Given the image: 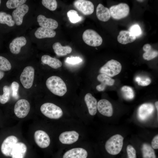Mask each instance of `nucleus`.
Instances as JSON below:
<instances>
[{
	"label": "nucleus",
	"mask_w": 158,
	"mask_h": 158,
	"mask_svg": "<svg viewBox=\"0 0 158 158\" xmlns=\"http://www.w3.org/2000/svg\"><path fill=\"white\" fill-rule=\"evenodd\" d=\"M155 106L156 107V108L158 111V101H156L155 103Z\"/></svg>",
	"instance_id": "nucleus-44"
},
{
	"label": "nucleus",
	"mask_w": 158,
	"mask_h": 158,
	"mask_svg": "<svg viewBox=\"0 0 158 158\" xmlns=\"http://www.w3.org/2000/svg\"><path fill=\"white\" fill-rule=\"evenodd\" d=\"M109 9L111 16L116 20L120 19L127 17L130 11L129 6L125 3H121L112 6Z\"/></svg>",
	"instance_id": "nucleus-6"
},
{
	"label": "nucleus",
	"mask_w": 158,
	"mask_h": 158,
	"mask_svg": "<svg viewBox=\"0 0 158 158\" xmlns=\"http://www.w3.org/2000/svg\"><path fill=\"white\" fill-rule=\"evenodd\" d=\"M141 80V77H140L138 76L136 77L135 78V81L138 82H139Z\"/></svg>",
	"instance_id": "nucleus-43"
},
{
	"label": "nucleus",
	"mask_w": 158,
	"mask_h": 158,
	"mask_svg": "<svg viewBox=\"0 0 158 158\" xmlns=\"http://www.w3.org/2000/svg\"><path fill=\"white\" fill-rule=\"evenodd\" d=\"M137 1H138L142 2V1H143V0H137Z\"/></svg>",
	"instance_id": "nucleus-45"
},
{
	"label": "nucleus",
	"mask_w": 158,
	"mask_h": 158,
	"mask_svg": "<svg viewBox=\"0 0 158 158\" xmlns=\"http://www.w3.org/2000/svg\"><path fill=\"white\" fill-rule=\"evenodd\" d=\"M26 1V0H8L7 1L6 5L9 9H16L24 4Z\"/></svg>",
	"instance_id": "nucleus-32"
},
{
	"label": "nucleus",
	"mask_w": 158,
	"mask_h": 158,
	"mask_svg": "<svg viewBox=\"0 0 158 158\" xmlns=\"http://www.w3.org/2000/svg\"><path fill=\"white\" fill-rule=\"evenodd\" d=\"M79 136V134L75 131H67L61 133L59 136V139L61 143L69 145L76 142Z\"/></svg>",
	"instance_id": "nucleus-14"
},
{
	"label": "nucleus",
	"mask_w": 158,
	"mask_h": 158,
	"mask_svg": "<svg viewBox=\"0 0 158 158\" xmlns=\"http://www.w3.org/2000/svg\"><path fill=\"white\" fill-rule=\"evenodd\" d=\"M151 82V80L149 77L146 78L145 79H142L141 78L140 80L137 82L138 85L141 86H146L149 85Z\"/></svg>",
	"instance_id": "nucleus-40"
},
{
	"label": "nucleus",
	"mask_w": 158,
	"mask_h": 158,
	"mask_svg": "<svg viewBox=\"0 0 158 158\" xmlns=\"http://www.w3.org/2000/svg\"><path fill=\"white\" fill-rule=\"evenodd\" d=\"M29 10L28 6L24 4L16 8L13 11L12 17L16 25L20 26L22 24L23 17Z\"/></svg>",
	"instance_id": "nucleus-13"
},
{
	"label": "nucleus",
	"mask_w": 158,
	"mask_h": 158,
	"mask_svg": "<svg viewBox=\"0 0 158 158\" xmlns=\"http://www.w3.org/2000/svg\"><path fill=\"white\" fill-rule=\"evenodd\" d=\"M124 138L121 135L117 134L111 137L106 142L105 147L110 154L115 155L121 151L123 144Z\"/></svg>",
	"instance_id": "nucleus-2"
},
{
	"label": "nucleus",
	"mask_w": 158,
	"mask_h": 158,
	"mask_svg": "<svg viewBox=\"0 0 158 158\" xmlns=\"http://www.w3.org/2000/svg\"><path fill=\"white\" fill-rule=\"evenodd\" d=\"M97 109L99 112L104 116L111 117L113 115L112 104L107 99H103L99 100L97 103Z\"/></svg>",
	"instance_id": "nucleus-15"
},
{
	"label": "nucleus",
	"mask_w": 158,
	"mask_h": 158,
	"mask_svg": "<svg viewBox=\"0 0 158 158\" xmlns=\"http://www.w3.org/2000/svg\"><path fill=\"white\" fill-rule=\"evenodd\" d=\"M142 49L145 51L142 55L143 58L145 60L149 61L158 56V51L154 49L151 45L149 44H145L143 46Z\"/></svg>",
	"instance_id": "nucleus-27"
},
{
	"label": "nucleus",
	"mask_w": 158,
	"mask_h": 158,
	"mask_svg": "<svg viewBox=\"0 0 158 158\" xmlns=\"http://www.w3.org/2000/svg\"><path fill=\"white\" fill-rule=\"evenodd\" d=\"M96 15L98 19L103 22L107 21L111 17L109 9L101 4H99L97 7Z\"/></svg>",
	"instance_id": "nucleus-22"
},
{
	"label": "nucleus",
	"mask_w": 158,
	"mask_h": 158,
	"mask_svg": "<svg viewBox=\"0 0 158 158\" xmlns=\"http://www.w3.org/2000/svg\"><path fill=\"white\" fill-rule=\"evenodd\" d=\"M4 72L0 70V80L4 77Z\"/></svg>",
	"instance_id": "nucleus-42"
},
{
	"label": "nucleus",
	"mask_w": 158,
	"mask_h": 158,
	"mask_svg": "<svg viewBox=\"0 0 158 158\" xmlns=\"http://www.w3.org/2000/svg\"><path fill=\"white\" fill-rule=\"evenodd\" d=\"M1 3V1L0 0V6Z\"/></svg>",
	"instance_id": "nucleus-46"
},
{
	"label": "nucleus",
	"mask_w": 158,
	"mask_h": 158,
	"mask_svg": "<svg viewBox=\"0 0 158 158\" xmlns=\"http://www.w3.org/2000/svg\"><path fill=\"white\" fill-rule=\"evenodd\" d=\"M82 37L84 42L91 46H99L102 42L101 37L96 31L92 29L86 30L83 34Z\"/></svg>",
	"instance_id": "nucleus-5"
},
{
	"label": "nucleus",
	"mask_w": 158,
	"mask_h": 158,
	"mask_svg": "<svg viewBox=\"0 0 158 158\" xmlns=\"http://www.w3.org/2000/svg\"><path fill=\"white\" fill-rule=\"evenodd\" d=\"M82 61V59L78 57H68L65 62L68 63L74 64L79 63Z\"/></svg>",
	"instance_id": "nucleus-39"
},
{
	"label": "nucleus",
	"mask_w": 158,
	"mask_h": 158,
	"mask_svg": "<svg viewBox=\"0 0 158 158\" xmlns=\"http://www.w3.org/2000/svg\"><path fill=\"white\" fill-rule=\"evenodd\" d=\"M129 31L133 36L136 37L142 33V30L139 25L137 24L132 25L130 28Z\"/></svg>",
	"instance_id": "nucleus-36"
},
{
	"label": "nucleus",
	"mask_w": 158,
	"mask_h": 158,
	"mask_svg": "<svg viewBox=\"0 0 158 158\" xmlns=\"http://www.w3.org/2000/svg\"><path fill=\"white\" fill-rule=\"evenodd\" d=\"M18 141L17 138L14 135H10L6 138L1 145L2 153L5 156L10 157L11 150Z\"/></svg>",
	"instance_id": "nucleus-9"
},
{
	"label": "nucleus",
	"mask_w": 158,
	"mask_h": 158,
	"mask_svg": "<svg viewBox=\"0 0 158 158\" xmlns=\"http://www.w3.org/2000/svg\"><path fill=\"white\" fill-rule=\"evenodd\" d=\"M30 108V105L27 100L24 99H20L15 105L14 112L17 117L23 118L28 115Z\"/></svg>",
	"instance_id": "nucleus-8"
},
{
	"label": "nucleus",
	"mask_w": 158,
	"mask_h": 158,
	"mask_svg": "<svg viewBox=\"0 0 158 158\" xmlns=\"http://www.w3.org/2000/svg\"><path fill=\"white\" fill-rule=\"evenodd\" d=\"M121 91L123 96L126 99L130 100L134 98V92L131 87L127 86H123L121 88Z\"/></svg>",
	"instance_id": "nucleus-30"
},
{
	"label": "nucleus",
	"mask_w": 158,
	"mask_h": 158,
	"mask_svg": "<svg viewBox=\"0 0 158 158\" xmlns=\"http://www.w3.org/2000/svg\"><path fill=\"white\" fill-rule=\"evenodd\" d=\"M35 70L31 66L26 67L20 76V82L26 89H29L32 85L34 78Z\"/></svg>",
	"instance_id": "nucleus-7"
},
{
	"label": "nucleus",
	"mask_w": 158,
	"mask_h": 158,
	"mask_svg": "<svg viewBox=\"0 0 158 158\" xmlns=\"http://www.w3.org/2000/svg\"><path fill=\"white\" fill-rule=\"evenodd\" d=\"M53 49L56 54L58 56H63L70 53L72 51L71 48L68 46H62L59 42H56L52 46Z\"/></svg>",
	"instance_id": "nucleus-26"
},
{
	"label": "nucleus",
	"mask_w": 158,
	"mask_h": 158,
	"mask_svg": "<svg viewBox=\"0 0 158 158\" xmlns=\"http://www.w3.org/2000/svg\"><path fill=\"white\" fill-rule=\"evenodd\" d=\"M74 6L85 15L92 14L94 11V6L90 1L85 0H77L73 3Z\"/></svg>",
	"instance_id": "nucleus-10"
},
{
	"label": "nucleus",
	"mask_w": 158,
	"mask_h": 158,
	"mask_svg": "<svg viewBox=\"0 0 158 158\" xmlns=\"http://www.w3.org/2000/svg\"><path fill=\"white\" fill-rule=\"evenodd\" d=\"M126 151L128 156V158H136V151L131 145H128L126 148Z\"/></svg>",
	"instance_id": "nucleus-38"
},
{
	"label": "nucleus",
	"mask_w": 158,
	"mask_h": 158,
	"mask_svg": "<svg viewBox=\"0 0 158 158\" xmlns=\"http://www.w3.org/2000/svg\"><path fill=\"white\" fill-rule=\"evenodd\" d=\"M67 14V16L71 23H76L80 21L82 19L81 17L78 16L77 12L75 10H69Z\"/></svg>",
	"instance_id": "nucleus-33"
},
{
	"label": "nucleus",
	"mask_w": 158,
	"mask_h": 158,
	"mask_svg": "<svg viewBox=\"0 0 158 158\" xmlns=\"http://www.w3.org/2000/svg\"><path fill=\"white\" fill-rule=\"evenodd\" d=\"M42 3L44 6L50 11H54L57 7V3L55 0H42Z\"/></svg>",
	"instance_id": "nucleus-35"
},
{
	"label": "nucleus",
	"mask_w": 158,
	"mask_h": 158,
	"mask_svg": "<svg viewBox=\"0 0 158 158\" xmlns=\"http://www.w3.org/2000/svg\"><path fill=\"white\" fill-rule=\"evenodd\" d=\"M154 108L153 104L150 103H145L142 104L138 108V117L141 121L147 120L153 113Z\"/></svg>",
	"instance_id": "nucleus-11"
},
{
	"label": "nucleus",
	"mask_w": 158,
	"mask_h": 158,
	"mask_svg": "<svg viewBox=\"0 0 158 158\" xmlns=\"http://www.w3.org/2000/svg\"><path fill=\"white\" fill-rule=\"evenodd\" d=\"M19 85L18 83L13 81L11 84V87L12 91V95L13 97L17 99L18 97V91Z\"/></svg>",
	"instance_id": "nucleus-37"
},
{
	"label": "nucleus",
	"mask_w": 158,
	"mask_h": 158,
	"mask_svg": "<svg viewBox=\"0 0 158 158\" xmlns=\"http://www.w3.org/2000/svg\"><path fill=\"white\" fill-rule=\"evenodd\" d=\"M40 111L45 116L52 119H58L63 115L61 109L51 103H45L42 104L40 107Z\"/></svg>",
	"instance_id": "nucleus-3"
},
{
	"label": "nucleus",
	"mask_w": 158,
	"mask_h": 158,
	"mask_svg": "<svg viewBox=\"0 0 158 158\" xmlns=\"http://www.w3.org/2000/svg\"><path fill=\"white\" fill-rule=\"evenodd\" d=\"M142 151L143 158H156L154 150L148 144L144 143L142 145Z\"/></svg>",
	"instance_id": "nucleus-29"
},
{
	"label": "nucleus",
	"mask_w": 158,
	"mask_h": 158,
	"mask_svg": "<svg viewBox=\"0 0 158 158\" xmlns=\"http://www.w3.org/2000/svg\"><path fill=\"white\" fill-rule=\"evenodd\" d=\"M27 151L26 145L22 142H18L13 148L10 157L12 158H24Z\"/></svg>",
	"instance_id": "nucleus-18"
},
{
	"label": "nucleus",
	"mask_w": 158,
	"mask_h": 158,
	"mask_svg": "<svg viewBox=\"0 0 158 158\" xmlns=\"http://www.w3.org/2000/svg\"><path fill=\"white\" fill-rule=\"evenodd\" d=\"M0 23L10 27L14 26L15 24L12 16L3 11H0Z\"/></svg>",
	"instance_id": "nucleus-28"
},
{
	"label": "nucleus",
	"mask_w": 158,
	"mask_h": 158,
	"mask_svg": "<svg viewBox=\"0 0 158 158\" xmlns=\"http://www.w3.org/2000/svg\"><path fill=\"white\" fill-rule=\"evenodd\" d=\"M88 153L85 149L75 148L70 150L63 154V158H87Z\"/></svg>",
	"instance_id": "nucleus-19"
},
{
	"label": "nucleus",
	"mask_w": 158,
	"mask_h": 158,
	"mask_svg": "<svg viewBox=\"0 0 158 158\" xmlns=\"http://www.w3.org/2000/svg\"><path fill=\"white\" fill-rule=\"evenodd\" d=\"M89 113L92 115H95L97 112V102L96 99L90 93H87L84 97Z\"/></svg>",
	"instance_id": "nucleus-21"
},
{
	"label": "nucleus",
	"mask_w": 158,
	"mask_h": 158,
	"mask_svg": "<svg viewBox=\"0 0 158 158\" xmlns=\"http://www.w3.org/2000/svg\"><path fill=\"white\" fill-rule=\"evenodd\" d=\"M121 68L122 66L119 62L111 59L100 68L99 72L101 73L112 77L118 74L121 71Z\"/></svg>",
	"instance_id": "nucleus-4"
},
{
	"label": "nucleus",
	"mask_w": 158,
	"mask_h": 158,
	"mask_svg": "<svg viewBox=\"0 0 158 158\" xmlns=\"http://www.w3.org/2000/svg\"><path fill=\"white\" fill-rule=\"evenodd\" d=\"M35 141L40 147L44 148L50 145V140L49 135L45 131L38 130L36 131L34 134Z\"/></svg>",
	"instance_id": "nucleus-12"
},
{
	"label": "nucleus",
	"mask_w": 158,
	"mask_h": 158,
	"mask_svg": "<svg viewBox=\"0 0 158 158\" xmlns=\"http://www.w3.org/2000/svg\"><path fill=\"white\" fill-rule=\"evenodd\" d=\"M46 84L48 89L56 95L62 96L67 92L65 83L59 76L54 75L49 77L47 80Z\"/></svg>",
	"instance_id": "nucleus-1"
},
{
	"label": "nucleus",
	"mask_w": 158,
	"mask_h": 158,
	"mask_svg": "<svg viewBox=\"0 0 158 158\" xmlns=\"http://www.w3.org/2000/svg\"><path fill=\"white\" fill-rule=\"evenodd\" d=\"M42 62L51 68L57 69L61 66L62 62L58 59L47 55H43L41 58Z\"/></svg>",
	"instance_id": "nucleus-25"
},
{
	"label": "nucleus",
	"mask_w": 158,
	"mask_h": 158,
	"mask_svg": "<svg viewBox=\"0 0 158 158\" xmlns=\"http://www.w3.org/2000/svg\"><path fill=\"white\" fill-rule=\"evenodd\" d=\"M27 42L26 38L24 36L16 37L9 44L10 51L13 54H18L20 53L21 48L26 44Z\"/></svg>",
	"instance_id": "nucleus-16"
},
{
	"label": "nucleus",
	"mask_w": 158,
	"mask_h": 158,
	"mask_svg": "<svg viewBox=\"0 0 158 158\" xmlns=\"http://www.w3.org/2000/svg\"><path fill=\"white\" fill-rule=\"evenodd\" d=\"M152 146L153 148L155 149H158V135H156L153 138L151 142Z\"/></svg>",
	"instance_id": "nucleus-41"
},
{
	"label": "nucleus",
	"mask_w": 158,
	"mask_h": 158,
	"mask_svg": "<svg viewBox=\"0 0 158 158\" xmlns=\"http://www.w3.org/2000/svg\"><path fill=\"white\" fill-rule=\"evenodd\" d=\"M35 37L39 39L54 37L56 32L54 30L41 27L38 28L34 33Z\"/></svg>",
	"instance_id": "nucleus-24"
},
{
	"label": "nucleus",
	"mask_w": 158,
	"mask_h": 158,
	"mask_svg": "<svg viewBox=\"0 0 158 158\" xmlns=\"http://www.w3.org/2000/svg\"><path fill=\"white\" fill-rule=\"evenodd\" d=\"M37 21L39 25L42 28L54 30L56 29L58 26V23L56 20L47 18L41 14L37 16Z\"/></svg>",
	"instance_id": "nucleus-17"
},
{
	"label": "nucleus",
	"mask_w": 158,
	"mask_h": 158,
	"mask_svg": "<svg viewBox=\"0 0 158 158\" xmlns=\"http://www.w3.org/2000/svg\"><path fill=\"white\" fill-rule=\"evenodd\" d=\"M11 65L9 61L6 58L0 56V70L4 71L10 70Z\"/></svg>",
	"instance_id": "nucleus-34"
},
{
	"label": "nucleus",
	"mask_w": 158,
	"mask_h": 158,
	"mask_svg": "<svg viewBox=\"0 0 158 158\" xmlns=\"http://www.w3.org/2000/svg\"><path fill=\"white\" fill-rule=\"evenodd\" d=\"M3 94L0 95V103L4 104L9 101L10 98V87L7 85H5L3 88Z\"/></svg>",
	"instance_id": "nucleus-31"
},
{
	"label": "nucleus",
	"mask_w": 158,
	"mask_h": 158,
	"mask_svg": "<svg viewBox=\"0 0 158 158\" xmlns=\"http://www.w3.org/2000/svg\"><path fill=\"white\" fill-rule=\"evenodd\" d=\"M136 38V37L133 35L129 31L126 30L120 31L117 37L118 42L123 44L132 42Z\"/></svg>",
	"instance_id": "nucleus-23"
},
{
	"label": "nucleus",
	"mask_w": 158,
	"mask_h": 158,
	"mask_svg": "<svg viewBox=\"0 0 158 158\" xmlns=\"http://www.w3.org/2000/svg\"><path fill=\"white\" fill-rule=\"evenodd\" d=\"M98 81L101 84L97 86L96 89L98 91H102L104 90L107 85L111 86L114 83L115 80L107 75L101 73L97 77Z\"/></svg>",
	"instance_id": "nucleus-20"
}]
</instances>
